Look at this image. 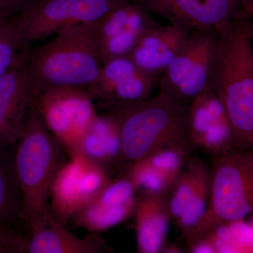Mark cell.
<instances>
[{
  "mask_svg": "<svg viewBox=\"0 0 253 253\" xmlns=\"http://www.w3.org/2000/svg\"><path fill=\"white\" fill-rule=\"evenodd\" d=\"M34 0H0V19L12 18L21 14Z\"/></svg>",
  "mask_w": 253,
  "mask_h": 253,
  "instance_id": "26",
  "label": "cell"
},
{
  "mask_svg": "<svg viewBox=\"0 0 253 253\" xmlns=\"http://www.w3.org/2000/svg\"><path fill=\"white\" fill-rule=\"evenodd\" d=\"M207 212L197 229L204 235L222 222L243 220L253 213V149L214 156Z\"/></svg>",
  "mask_w": 253,
  "mask_h": 253,
  "instance_id": "5",
  "label": "cell"
},
{
  "mask_svg": "<svg viewBox=\"0 0 253 253\" xmlns=\"http://www.w3.org/2000/svg\"><path fill=\"white\" fill-rule=\"evenodd\" d=\"M212 169L197 157H190L168 194L172 219L184 234L196 230L211 200Z\"/></svg>",
  "mask_w": 253,
  "mask_h": 253,
  "instance_id": "11",
  "label": "cell"
},
{
  "mask_svg": "<svg viewBox=\"0 0 253 253\" xmlns=\"http://www.w3.org/2000/svg\"><path fill=\"white\" fill-rule=\"evenodd\" d=\"M104 239L96 233L81 238L50 217L47 226L30 234L28 253H101L107 251Z\"/></svg>",
  "mask_w": 253,
  "mask_h": 253,
  "instance_id": "19",
  "label": "cell"
},
{
  "mask_svg": "<svg viewBox=\"0 0 253 253\" xmlns=\"http://www.w3.org/2000/svg\"><path fill=\"white\" fill-rule=\"evenodd\" d=\"M28 48L11 18L0 19V77L24 59Z\"/></svg>",
  "mask_w": 253,
  "mask_h": 253,
  "instance_id": "23",
  "label": "cell"
},
{
  "mask_svg": "<svg viewBox=\"0 0 253 253\" xmlns=\"http://www.w3.org/2000/svg\"><path fill=\"white\" fill-rule=\"evenodd\" d=\"M250 224H251V228H252L253 234V220L252 222L250 223Z\"/></svg>",
  "mask_w": 253,
  "mask_h": 253,
  "instance_id": "30",
  "label": "cell"
},
{
  "mask_svg": "<svg viewBox=\"0 0 253 253\" xmlns=\"http://www.w3.org/2000/svg\"><path fill=\"white\" fill-rule=\"evenodd\" d=\"M104 108L117 121L123 161L134 163L172 146L197 149L189 134V106L161 91L139 102Z\"/></svg>",
  "mask_w": 253,
  "mask_h": 253,
  "instance_id": "2",
  "label": "cell"
},
{
  "mask_svg": "<svg viewBox=\"0 0 253 253\" xmlns=\"http://www.w3.org/2000/svg\"><path fill=\"white\" fill-rule=\"evenodd\" d=\"M127 0H34L11 18L28 46L54 36L63 28L96 22Z\"/></svg>",
  "mask_w": 253,
  "mask_h": 253,
  "instance_id": "7",
  "label": "cell"
},
{
  "mask_svg": "<svg viewBox=\"0 0 253 253\" xmlns=\"http://www.w3.org/2000/svg\"><path fill=\"white\" fill-rule=\"evenodd\" d=\"M168 196L137 195L134 216L138 253H158L164 251L169 223L172 220Z\"/></svg>",
  "mask_w": 253,
  "mask_h": 253,
  "instance_id": "18",
  "label": "cell"
},
{
  "mask_svg": "<svg viewBox=\"0 0 253 253\" xmlns=\"http://www.w3.org/2000/svg\"><path fill=\"white\" fill-rule=\"evenodd\" d=\"M251 36H252V39L253 41V21H251Z\"/></svg>",
  "mask_w": 253,
  "mask_h": 253,
  "instance_id": "29",
  "label": "cell"
},
{
  "mask_svg": "<svg viewBox=\"0 0 253 253\" xmlns=\"http://www.w3.org/2000/svg\"><path fill=\"white\" fill-rule=\"evenodd\" d=\"M55 176L51 192V216L63 225L91 204L112 180L108 168L79 153L69 155Z\"/></svg>",
  "mask_w": 253,
  "mask_h": 253,
  "instance_id": "9",
  "label": "cell"
},
{
  "mask_svg": "<svg viewBox=\"0 0 253 253\" xmlns=\"http://www.w3.org/2000/svg\"><path fill=\"white\" fill-rule=\"evenodd\" d=\"M28 240L12 226L0 224V253H28Z\"/></svg>",
  "mask_w": 253,
  "mask_h": 253,
  "instance_id": "24",
  "label": "cell"
},
{
  "mask_svg": "<svg viewBox=\"0 0 253 253\" xmlns=\"http://www.w3.org/2000/svg\"><path fill=\"white\" fill-rule=\"evenodd\" d=\"M14 152L22 199L23 220L30 233L47 226L50 192L61 163L60 144L48 130L34 103Z\"/></svg>",
  "mask_w": 253,
  "mask_h": 253,
  "instance_id": "4",
  "label": "cell"
},
{
  "mask_svg": "<svg viewBox=\"0 0 253 253\" xmlns=\"http://www.w3.org/2000/svg\"><path fill=\"white\" fill-rule=\"evenodd\" d=\"M192 31L179 25L156 24L145 33L129 57L158 83L165 70L175 58Z\"/></svg>",
  "mask_w": 253,
  "mask_h": 253,
  "instance_id": "17",
  "label": "cell"
},
{
  "mask_svg": "<svg viewBox=\"0 0 253 253\" xmlns=\"http://www.w3.org/2000/svg\"><path fill=\"white\" fill-rule=\"evenodd\" d=\"M189 246V252L197 253H215L212 243L206 236H202L196 239Z\"/></svg>",
  "mask_w": 253,
  "mask_h": 253,
  "instance_id": "27",
  "label": "cell"
},
{
  "mask_svg": "<svg viewBox=\"0 0 253 253\" xmlns=\"http://www.w3.org/2000/svg\"><path fill=\"white\" fill-rule=\"evenodd\" d=\"M242 6L246 11L252 13L253 11V0H241Z\"/></svg>",
  "mask_w": 253,
  "mask_h": 253,
  "instance_id": "28",
  "label": "cell"
},
{
  "mask_svg": "<svg viewBox=\"0 0 253 253\" xmlns=\"http://www.w3.org/2000/svg\"><path fill=\"white\" fill-rule=\"evenodd\" d=\"M217 45L216 29L191 32L160 77L159 91L189 106L199 95L211 88Z\"/></svg>",
  "mask_w": 253,
  "mask_h": 253,
  "instance_id": "6",
  "label": "cell"
},
{
  "mask_svg": "<svg viewBox=\"0 0 253 253\" xmlns=\"http://www.w3.org/2000/svg\"><path fill=\"white\" fill-rule=\"evenodd\" d=\"M75 153L106 168L123 161L122 141L114 116L110 113L97 115L73 154Z\"/></svg>",
  "mask_w": 253,
  "mask_h": 253,
  "instance_id": "20",
  "label": "cell"
},
{
  "mask_svg": "<svg viewBox=\"0 0 253 253\" xmlns=\"http://www.w3.org/2000/svg\"><path fill=\"white\" fill-rule=\"evenodd\" d=\"M251 14L238 12L216 29L217 45L211 88L229 118L234 149H253V48Z\"/></svg>",
  "mask_w": 253,
  "mask_h": 253,
  "instance_id": "1",
  "label": "cell"
},
{
  "mask_svg": "<svg viewBox=\"0 0 253 253\" xmlns=\"http://www.w3.org/2000/svg\"><path fill=\"white\" fill-rule=\"evenodd\" d=\"M10 147L0 148V224L23 220L22 199Z\"/></svg>",
  "mask_w": 253,
  "mask_h": 253,
  "instance_id": "21",
  "label": "cell"
},
{
  "mask_svg": "<svg viewBox=\"0 0 253 253\" xmlns=\"http://www.w3.org/2000/svg\"><path fill=\"white\" fill-rule=\"evenodd\" d=\"M126 175L137 194L168 195L177 180L153 167L144 158L131 163Z\"/></svg>",
  "mask_w": 253,
  "mask_h": 253,
  "instance_id": "22",
  "label": "cell"
},
{
  "mask_svg": "<svg viewBox=\"0 0 253 253\" xmlns=\"http://www.w3.org/2000/svg\"><path fill=\"white\" fill-rule=\"evenodd\" d=\"M151 14L191 31L217 29L237 14L241 0H132Z\"/></svg>",
  "mask_w": 253,
  "mask_h": 253,
  "instance_id": "14",
  "label": "cell"
},
{
  "mask_svg": "<svg viewBox=\"0 0 253 253\" xmlns=\"http://www.w3.org/2000/svg\"><path fill=\"white\" fill-rule=\"evenodd\" d=\"M156 84L129 56H122L103 63L97 81L86 89L105 107L148 99Z\"/></svg>",
  "mask_w": 253,
  "mask_h": 253,
  "instance_id": "13",
  "label": "cell"
},
{
  "mask_svg": "<svg viewBox=\"0 0 253 253\" xmlns=\"http://www.w3.org/2000/svg\"><path fill=\"white\" fill-rule=\"evenodd\" d=\"M137 192L129 178L111 180L96 199L75 216V223L91 233L102 232L133 217Z\"/></svg>",
  "mask_w": 253,
  "mask_h": 253,
  "instance_id": "16",
  "label": "cell"
},
{
  "mask_svg": "<svg viewBox=\"0 0 253 253\" xmlns=\"http://www.w3.org/2000/svg\"><path fill=\"white\" fill-rule=\"evenodd\" d=\"M156 24L152 14L132 0L115 6L96 25V44L101 62L129 56L141 37Z\"/></svg>",
  "mask_w": 253,
  "mask_h": 253,
  "instance_id": "10",
  "label": "cell"
},
{
  "mask_svg": "<svg viewBox=\"0 0 253 253\" xmlns=\"http://www.w3.org/2000/svg\"><path fill=\"white\" fill-rule=\"evenodd\" d=\"M34 104L48 130L68 155L75 152L98 115L94 98L84 88H49L38 94Z\"/></svg>",
  "mask_w": 253,
  "mask_h": 253,
  "instance_id": "8",
  "label": "cell"
},
{
  "mask_svg": "<svg viewBox=\"0 0 253 253\" xmlns=\"http://www.w3.org/2000/svg\"><path fill=\"white\" fill-rule=\"evenodd\" d=\"M97 22L68 26L39 47L29 46L26 60L38 96L53 87L86 89L97 81L103 64L96 44Z\"/></svg>",
  "mask_w": 253,
  "mask_h": 253,
  "instance_id": "3",
  "label": "cell"
},
{
  "mask_svg": "<svg viewBox=\"0 0 253 253\" xmlns=\"http://www.w3.org/2000/svg\"><path fill=\"white\" fill-rule=\"evenodd\" d=\"M190 136L196 149L213 156L234 149V137L229 118L212 88L199 95L188 110Z\"/></svg>",
  "mask_w": 253,
  "mask_h": 253,
  "instance_id": "15",
  "label": "cell"
},
{
  "mask_svg": "<svg viewBox=\"0 0 253 253\" xmlns=\"http://www.w3.org/2000/svg\"><path fill=\"white\" fill-rule=\"evenodd\" d=\"M37 96L36 83L25 56L0 77V148L17 144Z\"/></svg>",
  "mask_w": 253,
  "mask_h": 253,
  "instance_id": "12",
  "label": "cell"
},
{
  "mask_svg": "<svg viewBox=\"0 0 253 253\" xmlns=\"http://www.w3.org/2000/svg\"><path fill=\"white\" fill-rule=\"evenodd\" d=\"M231 236L241 253H253V234L249 223L243 220L227 222Z\"/></svg>",
  "mask_w": 253,
  "mask_h": 253,
  "instance_id": "25",
  "label": "cell"
}]
</instances>
